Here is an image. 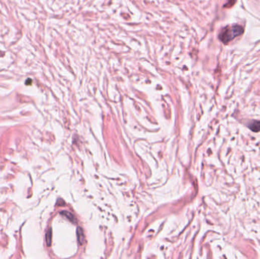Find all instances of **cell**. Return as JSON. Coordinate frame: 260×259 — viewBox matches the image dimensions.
I'll list each match as a JSON object with an SVG mask.
<instances>
[{
    "mask_svg": "<svg viewBox=\"0 0 260 259\" xmlns=\"http://www.w3.org/2000/svg\"><path fill=\"white\" fill-rule=\"evenodd\" d=\"M60 214H62V215L64 216V217H66V218L68 219V220H70V221L73 222V223H75V221H76V220L75 219V217H74L73 214H72V213L69 212V211H62Z\"/></svg>",
    "mask_w": 260,
    "mask_h": 259,
    "instance_id": "3",
    "label": "cell"
},
{
    "mask_svg": "<svg viewBox=\"0 0 260 259\" xmlns=\"http://www.w3.org/2000/svg\"><path fill=\"white\" fill-rule=\"evenodd\" d=\"M51 238H52V231L51 229H50L48 232L47 233V235H46V240H47V245L50 246V244H51Z\"/></svg>",
    "mask_w": 260,
    "mask_h": 259,
    "instance_id": "5",
    "label": "cell"
},
{
    "mask_svg": "<svg viewBox=\"0 0 260 259\" xmlns=\"http://www.w3.org/2000/svg\"><path fill=\"white\" fill-rule=\"evenodd\" d=\"M243 33V27L237 25H232V26L225 27L219 34L218 38L221 42L227 44L237 37L240 36Z\"/></svg>",
    "mask_w": 260,
    "mask_h": 259,
    "instance_id": "1",
    "label": "cell"
},
{
    "mask_svg": "<svg viewBox=\"0 0 260 259\" xmlns=\"http://www.w3.org/2000/svg\"><path fill=\"white\" fill-rule=\"evenodd\" d=\"M249 128L254 132H258L260 130V122L259 121H255L251 124Z\"/></svg>",
    "mask_w": 260,
    "mask_h": 259,
    "instance_id": "4",
    "label": "cell"
},
{
    "mask_svg": "<svg viewBox=\"0 0 260 259\" xmlns=\"http://www.w3.org/2000/svg\"><path fill=\"white\" fill-rule=\"evenodd\" d=\"M77 235H78V239H79V243L83 244L85 236H84L83 230H82V228L78 227V229H77Z\"/></svg>",
    "mask_w": 260,
    "mask_h": 259,
    "instance_id": "2",
    "label": "cell"
},
{
    "mask_svg": "<svg viewBox=\"0 0 260 259\" xmlns=\"http://www.w3.org/2000/svg\"><path fill=\"white\" fill-rule=\"evenodd\" d=\"M229 2H232V1H233V0H228Z\"/></svg>",
    "mask_w": 260,
    "mask_h": 259,
    "instance_id": "6",
    "label": "cell"
}]
</instances>
